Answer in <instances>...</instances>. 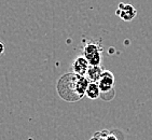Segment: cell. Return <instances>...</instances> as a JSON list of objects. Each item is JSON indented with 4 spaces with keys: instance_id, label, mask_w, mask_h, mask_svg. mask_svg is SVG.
Wrapping results in <instances>:
<instances>
[{
    "instance_id": "cell-4",
    "label": "cell",
    "mask_w": 152,
    "mask_h": 140,
    "mask_svg": "<svg viewBox=\"0 0 152 140\" xmlns=\"http://www.w3.org/2000/svg\"><path fill=\"white\" fill-rule=\"evenodd\" d=\"M117 15L121 20H125V22H129L133 18H135V16L137 15V11H136V9L132 4L121 2L119 3V8L117 10Z\"/></svg>"
},
{
    "instance_id": "cell-9",
    "label": "cell",
    "mask_w": 152,
    "mask_h": 140,
    "mask_svg": "<svg viewBox=\"0 0 152 140\" xmlns=\"http://www.w3.org/2000/svg\"><path fill=\"white\" fill-rule=\"evenodd\" d=\"M0 47H1V54H3V51H4V47H3L2 43H0Z\"/></svg>"
},
{
    "instance_id": "cell-2",
    "label": "cell",
    "mask_w": 152,
    "mask_h": 140,
    "mask_svg": "<svg viewBox=\"0 0 152 140\" xmlns=\"http://www.w3.org/2000/svg\"><path fill=\"white\" fill-rule=\"evenodd\" d=\"M102 47L95 42H88L84 45L83 56L92 66H99L102 61Z\"/></svg>"
},
{
    "instance_id": "cell-5",
    "label": "cell",
    "mask_w": 152,
    "mask_h": 140,
    "mask_svg": "<svg viewBox=\"0 0 152 140\" xmlns=\"http://www.w3.org/2000/svg\"><path fill=\"white\" fill-rule=\"evenodd\" d=\"M88 68H90V63L83 55L76 57V59L72 63V71L79 76L85 77Z\"/></svg>"
},
{
    "instance_id": "cell-8",
    "label": "cell",
    "mask_w": 152,
    "mask_h": 140,
    "mask_svg": "<svg viewBox=\"0 0 152 140\" xmlns=\"http://www.w3.org/2000/svg\"><path fill=\"white\" fill-rule=\"evenodd\" d=\"M106 140H117V137H115L113 134H110V135H108V136H107Z\"/></svg>"
},
{
    "instance_id": "cell-6",
    "label": "cell",
    "mask_w": 152,
    "mask_h": 140,
    "mask_svg": "<svg viewBox=\"0 0 152 140\" xmlns=\"http://www.w3.org/2000/svg\"><path fill=\"white\" fill-rule=\"evenodd\" d=\"M102 73H104V70H102V68L100 66H92V65H90V68H88V72L85 74V78L90 82L98 83Z\"/></svg>"
},
{
    "instance_id": "cell-1",
    "label": "cell",
    "mask_w": 152,
    "mask_h": 140,
    "mask_svg": "<svg viewBox=\"0 0 152 140\" xmlns=\"http://www.w3.org/2000/svg\"><path fill=\"white\" fill-rule=\"evenodd\" d=\"M90 84L85 77L75 72L66 73L57 82L56 88L59 97L66 101L75 102L82 99L86 95V90Z\"/></svg>"
},
{
    "instance_id": "cell-7",
    "label": "cell",
    "mask_w": 152,
    "mask_h": 140,
    "mask_svg": "<svg viewBox=\"0 0 152 140\" xmlns=\"http://www.w3.org/2000/svg\"><path fill=\"white\" fill-rule=\"evenodd\" d=\"M86 96L90 99H97L102 96V92H100L99 85L96 82H90V84L86 90Z\"/></svg>"
},
{
    "instance_id": "cell-3",
    "label": "cell",
    "mask_w": 152,
    "mask_h": 140,
    "mask_svg": "<svg viewBox=\"0 0 152 140\" xmlns=\"http://www.w3.org/2000/svg\"><path fill=\"white\" fill-rule=\"evenodd\" d=\"M100 92L102 94L109 93V92H113L114 88V76L113 73L109 70H104L102 78L98 81Z\"/></svg>"
}]
</instances>
